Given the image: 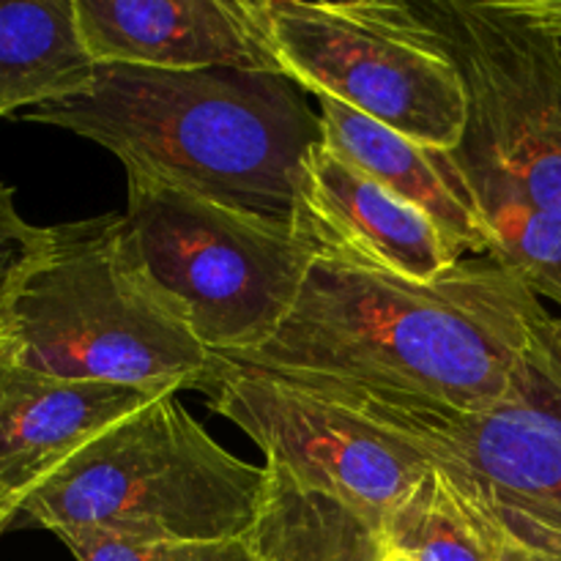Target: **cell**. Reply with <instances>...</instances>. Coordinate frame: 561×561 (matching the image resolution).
Segmentation results:
<instances>
[{
	"label": "cell",
	"instance_id": "obj_23",
	"mask_svg": "<svg viewBox=\"0 0 561 561\" xmlns=\"http://www.w3.org/2000/svg\"><path fill=\"white\" fill-rule=\"evenodd\" d=\"M553 42H557V44H559V49H561V38H553Z\"/></svg>",
	"mask_w": 561,
	"mask_h": 561
},
{
	"label": "cell",
	"instance_id": "obj_8",
	"mask_svg": "<svg viewBox=\"0 0 561 561\" xmlns=\"http://www.w3.org/2000/svg\"><path fill=\"white\" fill-rule=\"evenodd\" d=\"M279 71L312 96L455 151L469 121L458 66L427 38L409 3L255 0Z\"/></svg>",
	"mask_w": 561,
	"mask_h": 561
},
{
	"label": "cell",
	"instance_id": "obj_18",
	"mask_svg": "<svg viewBox=\"0 0 561 561\" xmlns=\"http://www.w3.org/2000/svg\"><path fill=\"white\" fill-rule=\"evenodd\" d=\"M77 561H261L247 537L211 542H124L91 531L58 535Z\"/></svg>",
	"mask_w": 561,
	"mask_h": 561
},
{
	"label": "cell",
	"instance_id": "obj_1",
	"mask_svg": "<svg viewBox=\"0 0 561 561\" xmlns=\"http://www.w3.org/2000/svg\"><path fill=\"white\" fill-rule=\"evenodd\" d=\"M548 316L540 296L493 257H463L427 283L316 257L277 334L222 362L296 387L474 414L502 398Z\"/></svg>",
	"mask_w": 561,
	"mask_h": 561
},
{
	"label": "cell",
	"instance_id": "obj_2",
	"mask_svg": "<svg viewBox=\"0 0 561 561\" xmlns=\"http://www.w3.org/2000/svg\"><path fill=\"white\" fill-rule=\"evenodd\" d=\"M99 142L126 175L162 181L294 228L321 115L277 71H159L96 64L82 93L16 115Z\"/></svg>",
	"mask_w": 561,
	"mask_h": 561
},
{
	"label": "cell",
	"instance_id": "obj_16",
	"mask_svg": "<svg viewBox=\"0 0 561 561\" xmlns=\"http://www.w3.org/2000/svg\"><path fill=\"white\" fill-rule=\"evenodd\" d=\"M381 535L389 557L411 561H507L513 551L433 469L387 515Z\"/></svg>",
	"mask_w": 561,
	"mask_h": 561
},
{
	"label": "cell",
	"instance_id": "obj_5",
	"mask_svg": "<svg viewBox=\"0 0 561 561\" xmlns=\"http://www.w3.org/2000/svg\"><path fill=\"white\" fill-rule=\"evenodd\" d=\"M307 392L348 405L416 449L507 546L561 557V312L537 329L485 411L354 389Z\"/></svg>",
	"mask_w": 561,
	"mask_h": 561
},
{
	"label": "cell",
	"instance_id": "obj_4",
	"mask_svg": "<svg viewBox=\"0 0 561 561\" xmlns=\"http://www.w3.org/2000/svg\"><path fill=\"white\" fill-rule=\"evenodd\" d=\"M266 466L219 447L175 394L124 416L55 469L20 515L58 535L211 542L250 535Z\"/></svg>",
	"mask_w": 561,
	"mask_h": 561
},
{
	"label": "cell",
	"instance_id": "obj_12",
	"mask_svg": "<svg viewBox=\"0 0 561 561\" xmlns=\"http://www.w3.org/2000/svg\"><path fill=\"white\" fill-rule=\"evenodd\" d=\"M153 398L124 383L66 381L0 362V493L20 513L71 455Z\"/></svg>",
	"mask_w": 561,
	"mask_h": 561
},
{
	"label": "cell",
	"instance_id": "obj_7",
	"mask_svg": "<svg viewBox=\"0 0 561 561\" xmlns=\"http://www.w3.org/2000/svg\"><path fill=\"white\" fill-rule=\"evenodd\" d=\"M458 66L469 121L455 159L480 206L524 203L561 211V49L504 0L409 3Z\"/></svg>",
	"mask_w": 561,
	"mask_h": 561
},
{
	"label": "cell",
	"instance_id": "obj_14",
	"mask_svg": "<svg viewBox=\"0 0 561 561\" xmlns=\"http://www.w3.org/2000/svg\"><path fill=\"white\" fill-rule=\"evenodd\" d=\"M93 75L77 0H0V118L82 93Z\"/></svg>",
	"mask_w": 561,
	"mask_h": 561
},
{
	"label": "cell",
	"instance_id": "obj_17",
	"mask_svg": "<svg viewBox=\"0 0 561 561\" xmlns=\"http://www.w3.org/2000/svg\"><path fill=\"white\" fill-rule=\"evenodd\" d=\"M482 211L496 244L493 261L561 307V211L524 203H496Z\"/></svg>",
	"mask_w": 561,
	"mask_h": 561
},
{
	"label": "cell",
	"instance_id": "obj_20",
	"mask_svg": "<svg viewBox=\"0 0 561 561\" xmlns=\"http://www.w3.org/2000/svg\"><path fill=\"white\" fill-rule=\"evenodd\" d=\"M16 518H20V513H16V507L9 502V499L3 496V493H0V535H3V531L9 529V526L14 524Z\"/></svg>",
	"mask_w": 561,
	"mask_h": 561
},
{
	"label": "cell",
	"instance_id": "obj_6",
	"mask_svg": "<svg viewBox=\"0 0 561 561\" xmlns=\"http://www.w3.org/2000/svg\"><path fill=\"white\" fill-rule=\"evenodd\" d=\"M142 263L217 359L257 351L294 310L316 252L272 222L162 181L126 175Z\"/></svg>",
	"mask_w": 561,
	"mask_h": 561
},
{
	"label": "cell",
	"instance_id": "obj_15",
	"mask_svg": "<svg viewBox=\"0 0 561 561\" xmlns=\"http://www.w3.org/2000/svg\"><path fill=\"white\" fill-rule=\"evenodd\" d=\"M261 561H389L381 529L340 499L301 485L266 460V488L250 535Z\"/></svg>",
	"mask_w": 561,
	"mask_h": 561
},
{
	"label": "cell",
	"instance_id": "obj_22",
	"mask_svg": "<svg viewBox=\"0 0 561 561\" xmlns=\"http://www.w3.org/2000/svg\"><path fill=\"white\" fill-rule=\"evenodd\" d=\"M389 561H411V559H403V557H389Z\"/></svg>",
	"mask_w": 561,
	"mask_h": 561
},
{
	"label": "cell",
	"instance_id": "obj_19",
	"mask_svg": "<svg viewBox=\"0 0 561 561\" xmlns=\"http://www.w3.org/2000/svg\"><path fill=\"white\" fill-rule=\"evenodd\" d=\"M42 236L44 228H36L16 211L14 190L0 181V337L16 279L42 244Z\"/></svg>",
	"mask_w": 561,
	"mask_h": 561
},
{
	"label": "cell",
	"instance_id": "obj_11",
	"mask_svg": "<svg viewBox=\"0 0 561 561\" xmlns=\"http://www.w3.org/2000/svg\"><path fill=\"white\" fill-rule=\"evenodd\" d=\"M96 64L159 71H277L255 0H77Z\"/></svg>",
	"mask_w": 561,
	"mask_h": 561
},
{
	"label": "cell",
	"instance_id": "obj_10",
	"mask_svg": "<svg viewBox=\"0 0 561 561\" xmlns=\"http://www.w3.org/2000/svg\"><path fill=\"white\" fill-rule=\"evenodd\" d=\"M294 230L316 257L405 279H438L463 255L414 206L345 162L327 142L301 168Z\"/></svg>",
	"mask_w": 561,
	"mask_h": 561
},
{
	"label": "cell",
	"instance_id": "obj_13",
	"mask_svg": "<svg viewBox=\"0 0 561 561\" xmlns=\"http://www.w3.org/2000/svg\"><path fill=\"white\" fill-rule=\"evenodd\" d=\"M323 142L376 184L425 214L463 257H493V233L453 151L422 146L332 96H318Z\"/></svg>",
	"mask_w": 561,
	"mask_h": 561
},
{
	"label": "cell",
	"instance_id": "obj_21",
	"mask_svg": "<svg viewBox=\"0 0 561 561\" xmlns=\"http://www.w3.org/2000/svg\"><path fill=\"white\" fill-rule=\"evenodd\" d=\"M507 561H561V557H557V553H535V551H520V548H513Z\"/></svg>",
	"mask_w": 561,
	"mask_h": 561
},
{
	"label": "cell",
	"instance_id": "obj_9",
	"mask_svg": "<svg viewBox=\"0 0 561 561\" xmlns=\"http://www.w3.org/2000/svg\"><path fill=\"white\" fill-rule=\"evenodd\" d=\"M201 392L266 453L268 463L345 502L378 529L431 471L416 449L348 405L279 378L214 359Z\"/></svg>",
	"mask_w": 561,
	"mask_h": 561
},
{
	"label": "cell",
	"instance_id": "obj_3",
	"mask_svg": "<svg viewBox=\"0 0 561 561\" xmlns=\"http://www.w3.org/2000/svg\"><path fill=\"white\" fill-rule=\"evenodd\" d=\"M0 362L148 394L201 389L214 356L142 263L124 214L44 228L5 310Z\"/></svg>",
	"mask_w": 561,
	"mask_h": 561
}]
</instances>
